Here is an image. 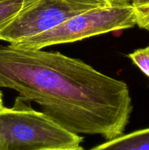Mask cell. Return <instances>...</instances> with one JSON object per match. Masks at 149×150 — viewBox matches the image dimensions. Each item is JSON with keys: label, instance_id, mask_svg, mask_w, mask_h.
I'll return each instance as SVG.
<instances>
[{"label": "cell", "instance_id": "obj_5", "mask_svg": "<svg viewBox=\"0 0 149 150\" xmlns=\"http://www.w3.org/2000/svg\"><path fill=\"white\" fill-rule=\"evenodd\" d=\"M90 150H149V127L122 134Z\"/></svg>", "mask_w": 149, "mask_h": 150}, {"label": "cell", "instance_id": "obj_12", "mask_svg": "<svg viewBox=\"0 0 149 150\" xmlns=\"http://www.w3.org/2000/svg\"><path fill=\"white\" fill-rule=\"evenodd\" d=\"M4 108V105H3V100H2V93L0 91V111Z\"/></svg>", "mask_w": 149, "mask_h": 150}, {"label": "cell", "instance_id": "obj_10", "mask_svg": "<svg viewBox=\"0 0 149 150\" xmlns=\"http://www.w3.org/2000/svg\"><path fill=\"white\" fill-rule=\"evenodd\" d=\"M148 2H149V0H131V4H133V6L140 5Z\"/></svg>", "mask_w": 149, "mask_h": 150}, {"label": "cell", "instance_id": "obj_9", "mask_svg": "<svg viewBox=\"0 0 149 150\" xmlns=\"http://www.w3.org/2000/svg\"><path fill=\"white\" fill-rule=\"evenodd\" d=\"M134 7L137 25L149 32V2Z\"/></svg>", "mask_w": 149, "mask_h": 150}, {"label": "cell", "instance_id": "obj_1", "mask_svg": "<svg viewBox=\"0 0 149 150\" xmlns=\"http://www.w3.org/2000/svg\"><path fill=\"white\" fill-rule=\"evenodd\" d=\"M0 87L34 102L66 130L99 135L123 134L132 111L125 82L59 52L0 46Z\"/></svg>", "mask_w": 149, "mask_h": 150}, {"label": "cell", "instance_id": "obj_11", "mask_svg": "<svg viewBox=\"0 0 149 150\" xmlns=\"http://www.w3.org/2000/svg\"><path fill=\"white\" fill-rule=\"evenodd\" d=\"M49 150H84L81 146H77L74 148H66V149H49Z\"/></svg>", "mask_w": 149, "mask_h": 150}, {"label": "cell", "instance_id": "obj_8", "mask_svg": "<svg viewBox=\"0 0 149 150\" xmlns=\"http://www.w3.org/2000/svg\"><path fill=\"white\" fill-rule=\"evenodd\" d=\"M85 10L110 5L113 0H56Z\"/></svg>", "mask_w": 149, "mask_h": 150}, {"label": "cell", "instance_id": "obj_4", "mask_svg": "<svg viewBox=\"0 0 149 150\" xmlns=\"http://www.w3.org/2000/svg\"><path fill=\"white\" fill-rule=\"evenodd\" d=\"M89 10L56 0H39L16 16L0 32V40L18 43L40 35Z\"/></svg>", "mask_w": 149, "mask_h": 150}, {"label": "cell", "instance_id": "obj_3", "mask_svg": "<svg viewBox=\"0 0 149 150\" xmlns=\"http://www.w3.org/2000/svg\"><path fill=\"white\" fill-rule=\"evenodd\" d=\"M135 25L134 7L130 0H113L110 5L82 12L47 32L12 45L26 49L39 50L130 29Z\"/></svg>", "mask_w": 149, "mask_h": 150}, {"label": "cell", "instance_id": "obj_6", "mask_svg": "<svg viewBox=\"0 0 149 150\" xmlns=\"http://www.w3.org/2000/svg\"><path fill=\"white\" fill-rule=\"evenodd\" d=\"M39 0H6L0 2V32L22 12Z\"/></svg>", "mask_w": 149, "mask_h": 150}, {"label": "cell", "instance_id": "obj_7", "mask_svg": "<svg viewBox=\"0 0 149 150\" xmlns=\"http://www.w3.org/2000/svg\"><path fill=\"white\" fill-rule=\"evenodd\" d=\"M132 62L149 78V45L139 48L128 55Z\"/></svg>", "mask_w": 149, "mask_h": 150}, {"label": "cell", "instance_id": "obj_13", "mask_svg": "<svg viewBox=\"0 0 149 150\" xmlns=\"http://www.w3.org/2000/svg\"><path fill=\"white\" fill-rule=\"evenodd\" d=\"M6 1V0H0V2H1V1Z\"/></svg>", "mask_w": 149, "mask_h": 150}, {"label": "cell", "instance_id": "obj_2", "mask_svg": "<svg viewBox=\"0 0 149 150\" xmlns=\"http://www.w3.org/2000/svg\"><path fill=\"white\" fill-rule=\"evenodd\" d=\"M83 138L60 126L18 96L0 111V150H49L80 146Z\"/></svg>", "mask_w": 149, "mask_h": 150}]
</instances>
